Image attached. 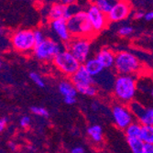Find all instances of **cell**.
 Instances as JSON below:
<instances>
[{"mask_svg":"<svg viewBox=\"0 0 153 153\" xmlns=\"http://www.w3.org/2000/svg\"><path fill=\"white\" fill-rule=\"evenodd\" d=\"M137 85L135 76L117 75L113 87V94L117 103L128 105L131 104L137 94Z\"/></svg>","mask_w":153,"mask_h":153,"instance_id":"cell-1","label":"cell"},{"mask_svg":"<svg viewBox=\"0 0 153 153\" xmlns=\"http://www.w3.org/2000/svg\"><path fill=\"white\" fill-rule=\"evenodd\" d=\"M114 68L118 75H131L136 77L141 71L142 64L134 53L121 51L116 53Z\"/></svg>","mask_w":153,"mask_h":153,"instance_id":"cell-2","label":"cell"},{"mask_svg":"<svg viewBox=\"0 0 153 153\" xmlns=\"http://www.w3.org/2000/svg\"><path fill=\"white\" fill-rule=\"evenodd\" d=\"M68 29L73 38L92 39L95 32L85 10H81L67 20Z\"/></svg>","mask_w":153,"mask_h":153,"instance_id":"cell-3","label":"cell"},{"mask_svg":"<svg viewBox=\"0 0 153 153\" xmlns=\"http://www.w3.org/2000/svg\"><path fill=\"white\" fill-rule=\"evenodd\" d=\"M10 43L18 52L27 54L33 52L36 47L34 32L31 30H18L10 35Z\"/></svg>","mask_w":153,"mask_h":153,"instance_id":"cell-4","label":"cell"},{"mask_svg":"<svg viewBox=\"0 0 153 153\" xmlns=\"http://www.w3.org/2000/svg\"><path fill=\"white\" fill-rule=\"evenodd\" d=\"M52 62L62 74L70 78L79 70L82 65L74 55L66 49L62 50L59 54H57Z\"/></svg>","mask_w":153,"mask_h":153,"instance_id":"cell-5","label":"cell"},{"mask_svg":"<svg viewBox=\"0 0 153 153\" xmlns=\"http://www.w3.org/2000/svg\"><path fill=\"white\" fill-rule=\"evenodd\" d=\"M62 50V45L50 38H46V39L38 45H36L33 55L36 59L41 62H50L53 61V59L56 57V55L59 54Z\"/></svg>","mask_w":153,"mask_h":153,"instance_id":"cell-6","label":"cell"},{"mask_svg":"<svg viewBox=\"0 0 153 153\" xmlns=\"http://www.w3.org/2000/svg\"><path fill=\"white\" fill-rule=\"evenodd\" d=\"M64 48L70 51L81 64H83L89 59L91 39L86 38H73L64 45Z\"/></svg>","mask_w":153,"mask_h":153,"instance_id":"cell-7","label":"cell"},{"mask_svg":"<svg viewBox=\"0 0 153 153\" xmlns=\"http://www.w3.org/2000/svg\"><path fill=\"white\" fill-rule=\"evenodd\" d=\"M111 113L116 127L121 130H125L135 121V117L128 105L116 103L111 107Z\"/></svg>","mask_w":153,"mask_h":153,"instance_id":"cell-8","label":"cell"},{"mask_svg":"<svg viewBox=\"0 0 153 153\" xmlns=\"http://www.w3.org/2000/svg\"><path fill=\"white\" fill-rule=\"evenodd\" d=\"M87 13L88 19L93 26V29L95 34L104 30L108 25V19L105 14H104L94 3H91L87 9L85 10Z\"/></svg>","mask_w":153,"mask_h":153,"instance_id":"cell-9","label":"cell"},{"mask_svg":"<svg viewBox=\"0 0 153 153\" xmlns=\"http://www.w3.org/2000/svg\"><path fill=\"white\" fill-rule=\"evenodd\" d=\"M128 106L137 121L142 126H153V106L145 107L136 101H133Z\"/></svg>","mask_w":153,"mask_h":153,"instance_id":"cell-10","label":"cell"},{"mask_svg":"<svg viewBox=\"0 0 153 153\" xmlns=\"http://www.w3.org/2000/svg\"><path fill=\"white\" fill-rule=\"evenodd\" d=\"M132 12V5L129 1H116L113 8L107 15V19L111 22L122 21L128 18L130 13Z\"/></svg>","mask_w":153,"mask_h":153,"instance_id":"cell-11","label":"cell"},{"mask_svg":"<svg viewBox=\"0 0 153 153\" xmlns=\"http://www.w3.org/2000/svg\"><path fill=\"white\" fill-rule=\"evenodd\" d=\"M51 30L55 33L62 41L66 44L70 41L73 37L69 31L68 29V24L66 19H57V20H52L50 22Z\"/></svg>","mask_w":153,"mask_h":153,"instance_id":"cell-12","label":"cell"},{"mask_svg":"<svg viewBox=\"0 0 153 153\" xmlns=\"http://www.w3.org/2000/svg\"><path fill=\"white\" fill-rule=\"evenodd\" d=\"M71 82L75 85V87H77L82 85H94V78L90 75L85 67L82 64L79 70L71 77Z\"/></svg>","mask_w":153,"mask_h":153,"instance_id":"cell-13","label":"cell"},{"mask_svg":"<svg viewBox=\"0 0 153 153\" xmlns=\"http://www.w3.org/2000/svg\"><path fill=\"white\" fill-rule=\"evenodd\" d=\"M95 58L99 61L104 69H111L115 67L116 53L109 48H103L96 53Z\"/></svg>","mask_w":153,"mask_h":153,"instance_id":"cell-14","label":"cell"},{"mask_svg":"<svg viewBox=\"0 0 153 153\" xmlns=\"http://www.w3.org/2000/svg\"><path fill=\"white\" fill-rule=\"evenodd\" d=\"M82 65L85 67L87 72L94 78L97 77L98 75H100L104 72V70H105L104 67L102 66V64L99 62V61L97 60L95 57L94 58H89L85 62V63H83Z\"/></svg>","mask_w":153,"mask_h":153,"instance_id":"cell-15","label":"cell"},{"mask_svg":"<svg viewBox=\"0 0 153 153\" xmlns=\"http://www.w3.org/2000/svg\"><path fill=\"white\" fill-rule=\"evenodd\" d=\"M59 92L64 97H76L78 92L75 85L71 82L63 80L59 83Z\"/></svg>","mask_w":153,"mask_h":153,"instance_id":"cell-16","label":"cell"},{"mask_svg":"<svg viewBox=\"0 0 153 153\" xmlns=\"http://www.w3.org/2000/svg\"><path fill=\"white\" fill-rule=\"evenodd\" d=\"M87 134L90 137L91 140L95 144H100L104 140L103 128L99 125H93L87 128Z\"/></svg>","mask_w":153,"mask_h":153,"instance_id":"cell-17","label":"cell"},{"mask_svg":"<svg viewBox=\"0 0 153 153\" xmlns=\"http://www.w3.org/2000/svg\"><path fill=\"white\" fill-rule=\"evenodd\" d=\"M141 129H142V125L140 122L134 121L130 126H128L124 130V132L127 138H138L140 137Z\"/></svg>","mask_w":153,"mask_h":153,"instance_id":"cell-18","label":"cell"},{"mask_svg":"<svg viewBox=\"0 0 153 153\" xmlns=\"http://www.w3.org/2000/svg\"><path fill=\"white\" fill-rule=\"evenodd\" d=\"M128 144L132 153H144L145 143L140 137L138 138H127Z\"/></svg>","mask_w":153,"mask_h":153,"instance_id":"cell-19","label":"cell"},{"mask_svg":"<svg viewBox=\"0 0 153 153\" xmlns=\"http://www.w3.org/2000/svg\"><path fill=\"white\" fill-rule=\"evenodd\" d=\"M116 1H112V0H97L94 2L96 7H98L104 14L107 16L110 13L111 9L113 8Z\"/></svg>","mask_w":153,"mask_h":153,"instance_id":"cell-20","label":"cell"},{"mask_svg":"<svg viewBox=\"0 0 153 153\" xmlns=\"http://www.w3.org/2000/svg\"><path fill=\"white\" fill-rule=\"evenodd\" d=\"M140 138L145 144H153V126H142Z\"/></svg>","mask_w":153,"mask_h":153,"instance_id":"cell-21","label":"cell"},{"mask_svg":"<svg viewBox=\"0 0 153 153\" xmlns=\"http://www.w3.org/2000/svg\"><path fill=\"white\" fill-rule=\"evenodd\" d=\"M77 92L81 94L94 97L97 94L98 89L95 86V85H82V86H77L76 87Z\"/></svg>","mask_w":153,"mask_h":153,"instance_id":"cell-22","label":"cell"},{"mask_svg":"<svg viewBox=\"0 0 153 153\" xmlns=\"http://www.w3.org/2000/svg\"><path fill=\"white\" fill-rule=\"evenodd\" d=\"M30 111H31L32 114L39 116V117H44V118H48L50 117L49 111L45 107H42V106L33 105L30 107Z\"/></svg>","mask_w":153,"mask_h":153,"instance_id":"cell-23","label":"cell"},{"mask_svg":"<svg viewBox=\"0 0 153 153\" xmlns=\"http://www.w3.org/2000/svg\"><path fill=\"white\" fill-rule=\"evenodd\" d=\"M30 78L31 79V81L35 83V85H37L39 88L45 87V82L42 79V77H41L39 74H37L35 72H31L30 74Z\"/></svg>","mask_w":153,"mask_h":153,"instance_id":"cell-24","label":"cell"},{"mask_svg":"<svg viewBox=\"0 0 153 153\" xmlns=\"http://www.w3.org/2000/svg\"><path fill=\"white\" fill-rule=\"evenodd\" d=\"M133 31H134L133 27L126 25V26H122L121 27H119L117 33L120 37H128L133 33Z\"/></svg>","mask_w":153,"mask_h":153,"instance_id":"cell-25","label":"cell"},{"mask_svg":"<svg viewBox=\"0 0 153 153\" xmlns=\"http://www.w3.org/2000/svg\"><path fill=\"white\" fill-rule=\"evenodd\" d=\"M33 32H34V39H35V41H36V45L43 42V41L46 39L45 35H44L42 30L37 29V30H33Z\"/></svg>","mask_w":153,"mask_h":153,"instance_id":"cell-26","label":"cell"},{"mask_svg":"<svg viewBox=\"0 0 153 153\" xmlns=\"http://www.w3.org/2000/svg\"><path fill=\"white\" fill-rule=\"evenodd\" d=\"M30 123H31V118L29 116H23L19 119V125H20V127L23 128L30 127Z\"/></svg>","mask_w":153,"mask_h":153,"instance_id":"cell-27","label":"cell"},{"mask_svg":"<svg viewBox=\"0 0 153 153\" xmlns=\"http://www.w3.org/2000/svg\"><path fill=\"white\" fill-rule=\"evenodd\" d=\"M7 124H8V118L6 117H1V119H0V131L3 132L5 128L7 127Z\"/></svg>","mask_w":153,"mask_h":153,"instance_id":"cell-28","label":"cell"},{"mask_svg":"<svg viewBox=\"0 0 153 153\" xmlns=\"http://www.w3.org/2000/svg\"><path fill=\"white\" fill-rule=\"evenodd\" d=\"M145 14L146 13H144V11L142 10H137L133 13V18L135 19H144Z\"/></svg>","mask_w":153,"mask_h":153,"instance_id":"cell-29","label":"cell"},{"mask_svg":"<svg viewBox=\"0 0 153 153\" xmlns=\"http://www.w3.org/2000/svg\"><path fill=\"white\" fill-rule=\"evenodd\" d=\"M63 102L66 105H74L76 103V97H64Z\"/></svg>","mask_w":153,"mask_h":153,"instance_id":"cell-30","label":"cell"},{"mask_svg":"<svg viewBox=\"0 0 153 153\" xmlns=\"http://www.w3.org/2000/svg\"><path fill=\"white\" fill-rule=\"evenodd\" d=\"M7 147L11 151H16L18 149V145H17L16 142H14V141H8L7 142Z\"/></svg>","mask_w":153,"mask_h":153,"instance_id":"cell-31","label":"cell"},{"mask_svg":"<svg viewBox=\"0 0 153 153\" xmlns=\"http://www.w3.org/2000/svg\"><path fill=\"white\" fill-rule=\"evenodd\" d=\"M144 19H145V20H147V21H151V20H153V10L148 11V12L145 14Z\"/></svg>","mask_w":153,"mask_h":153,"instance_id":"cell-32","label":"cell"},{"mask_svg":"<svg viewBox=\"0 0 153 153\" xmlns=\"http://www.w3.org/2000/svg\"><path fill=\"white\" fill-rule=\"evenodd\" d=\"M144 153H153V144H145Z\"/></svg>","mask_w":153,"mask_h":153,"instance_id":"cell-33","label":"cell"},{"mask_svg":"<svg viewBox=\"0 0 153 153\" xmlns=\"http://www.w3.org/2000/svg\"><path fill=\"white\" fill-rule=\"evenodd\" d=\"M71 153H85V149L82 147H75L71 150Z\"/></svg>","mask_w":153,"mask_h":153,"instance_id":"cell-34","label":"cell"},{"mask_svg":"<svg viewBox=\"0 0 153 153\" xmlns=\"http://www.w3.org/2000/svg\"><path fill=\"white\" fill-rule=\"evenodd\" d=\"M91 108H92V110H94V111H98V109H99V104H98V103H96V102L92 103V104H91Z\"/></svg>","mask_w":153,"mask_h":153,"instance_id":"cell-35","label":"cell"},{"mask_svg":"<svg viewBox=\"0 0 153 153\" xmlns=\"http://www.w3.org/2000/svg\"><path fill=\"white\" fill-rule=\"evenodd\" d=\"M150 94H151V96L153 97V87H152L151 90H150Z\"/></svg>","mask_w":153,"mask_h":153,"instance_id":"cell-36","label":"cell"}]
</instances>
